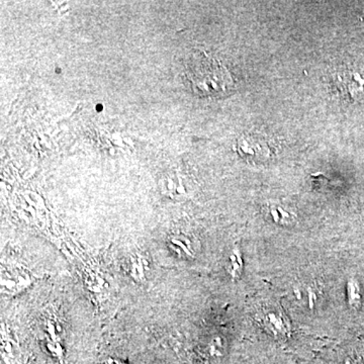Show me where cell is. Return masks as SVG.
Masks as SVG:
<instances>
[{"instance_id":"10","label":"cell","mask_w":364,"mask_h":364,"mask_svg":"<svg viewBox=\"0 0 364 364\" xmlns=\"http://www.w3.org/2000/svg\"><path fill=\"white\" fill-rule=\"evenodd\" d=\"M105 364H128L124 363V361L119 360V359L109 358L105 361Z\"/></svg>"},{"instance_id":"3","label":"cell","mask_w":364,"mask_h":364,"mask_svg":"<svg viewBox=\"0 0 364 364\" xmlns=\"http://www.w3.org/2000/svg\"><path fill=\"white\" fill-rule=\"evenodd\" d=\"M340 90L351 100L364 97V66H347L337 75Z\"/></svg>"},{"instance_id":"8","label":"cell","mask_w":364,"mask_h":364,"mask_svg":"<svg viewBox=\"0 0 364 364\" xmlns=\"http://www.w3.org/2000/svg\"><path fill=\"white\" fill-rule=\"evenodd\" d=\"M171 245L173 248L174 252L179 254L182 257L191 258L195 256V247L186 236H173L171 238Z\"/></svg>"},{"instance_id":"6","label":"cell","mask_w":364,"mask_h":364,"mask_svg":"<svg viewBox=\"0 0 364 364\" xmlns=\"http://www.w3.org/2000/svg\"><path fill=\"white\" fill-rule=\"evenodd\" d=\"M328 364H364V350L355 348L340 350L328 360Z\"/></svg>"},{"instance_id":"9","label":"cell","mask_w":364,"mask_h":364,"mask_svg":"<svg viewBox=\"0 0 364 364\" xmlns=\"http://www.w3.org/2000/svg\"><path fill=\"white\" fill-rule=\"evenodd\" d=\"M349 299H350L352 305L358 306L360 305L361 296L360 291H359L358 284L355 282L349 284Z\"/></svg>"},{"instance_id":"4","label":"cell","mask_w":364,"mask_h":364,"mask_svg":"<svg viewBox=\"0 0 364 364\" xmlns=\"http://www.w3.org/2000/svg\"><path fill=\"white\" fill-rule=\"evenodd\" d=\"M259 322L275 340L284 341L291 335V326L286 316L277 308H265L260 312Z\"/></svg>"},{"instance_id":"5","label":"cell","mask_w":364,"mask_h":364,"mask_svg":"<svg viewBox=\"0 0 364 364\" xmlns=\"http://www.w3.org/2000/svg\"><path fill=\"white\" fill-rule=\"evenodd\" d=\"M264 215L268 221L280 227L294 226L298 219L296 210L287 203L280 202H269L265 205Z\"/></svg>"},{"instance_id":"2","label":"cell","mask_w":364,"mask_h":364,"mask_svg":"<svg viewBox=\"0 0 364 364\" xmlns=\"http://www.w3.org/2000/svg\"><path fill=\"white\" fill-rule=\"evenodd\" d=\"M237 152L241 158L250 163L267 162L272 156L269 145L259 134H244L237 141Z\"/></svg>"},{"instance_id":"7","label":"cell","mask_w":364,"mask_h":364,"mask_svg":"<svg viewBox=\"0 0 364 364\" xmlns=\"http://www.w3.org/2000/svg\"><path fill=\"white\" fill-rule=\"evenodd\" d=\"M161 182L165 195L171 198H183L186 195V186L182 183L181 177L176 174L165 176Z\"/></svg>"},{"instance_id":"1","label":"cell","mask_w":364,"mask_h":364,"mask_svg":"<svg viewBox=\"0 0 364 364\" xmlns=\"http://www.w3.org/2000/svg\"><path fill=\"white\" fill-rule=\"evenodd\" d=\"M186 75L191 90L200 97H223L233 90L234 80L229 70L219 60L203 51L189 56Z\"/></svg>"}]
</instances>
